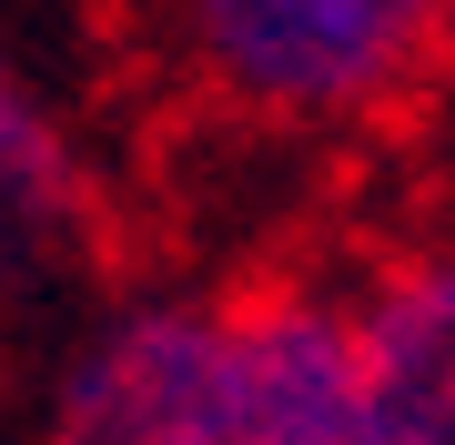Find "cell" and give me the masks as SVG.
<instances>
[{
  "mask_svg": "<svg viewBox=\"0 0 455 445\" xmlns=\"http://www.w3.org/2000/svg\"><path fill=\"white\" fill-rule=\"evenodd\" d=\"M182 71L253 122L334 132L395 112L455 41V0H163Z\"/></svg>",
  "mask_w": 455,
  "mask_h": 445,
  "instance_id": "6da1fadb",
  "label": "cell"
},
{
  "mask_svg": "<svg viewBox=\"0 0 455 445\" xmlns=\"http://www.w3.org/2000/svg\"><path fill=\"white\" fill-rule=\"evenodd\" d=\"M212 445H385L355 304L274 283L223 304V415Z\"/></svg>",
  "mask_w": 455,
  "mask_h": 445,
  "instance_id": "7a4b0ae2",
  "label": "cell"
},
{
  "mask_svg": "<svg viewBox=\"0 0 455 445\" xmlns=\"http://www.w3.org/2000/svg\"><path fill=\"white\" fill-rule=\"evenodd\" d=\"M223 415V304L132 294L71 345L41 445H212Z\"/></svg>",
  "mask_w": 455,
  "mask_h": 445,
  "instance_id": "3957f363",
  "label": "cell"
},
{
  "mask_svg": "<svg viewBox=\"0 0 455 445\" xmlns=\"http://www.w3.org/2000/svg\"><path fill=\"white\" fill-rule=\"evenodd\" d=\"M385 445H455V243H415L355 294Z\"/></svg>",
  "mask_w": 455,
  "mask_h": 445,
  "instance_id": "277c9868",
  "label": "cell"
},
{
  "mask_svg": "<svg viewBox=\"0 0 455 445\" xmlns=\"http://www.w3.org/2000/svg\"><path fill=\"white\" fill-rule=\"evenodd\" d=\"M71 203H82V172H71L61 122H51L41 91L0 61V294H11L20 264L71 223Z\"/></svg>",
  "mask_w": 455,
  "mask_h": 445,
  "instance_id": "5b68a950",
  "label": "cell"
}]
</instances>
